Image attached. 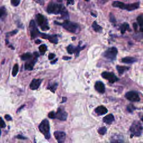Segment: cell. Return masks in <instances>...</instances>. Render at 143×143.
Returning <instances> with one entry per match:
<instances>
[{
  "label": "cell",
  "mask_w": 143,
  "mask_h": 143,
  "mask_svg": "<svg viewBox=\"0 0 143 143\" xmlns=\"http://www.w3.org/2000/svg\"><path fill=\"white\" fill-rule=\"evenodd\" d=\"M116 69H117L118 72L120 74H122L125 72L129 69V67L126 66H120V65H117L116 66Z\"/></svg>",
  "instance_id": "20"
},
{
  "label": "cell",
  "mask_w": 143,
  "mask_h": 143,
  "mask_svg": "<svg viewBox=\"0 0 143 143\" xmlns=\"http://www.w3.org/2000/svg\"><path fill=\"white\" fill-rule=\"evenodd\" d=\"M29 28L30 30V34H31V37L32 39L36 38L39 35H40V33L38 30L37 27L35 25V23L34 20H31L29 25Z\"/></svg>",
  "instance_id": "8"
},
{
  "label": "cell",
  "mask_w": 143,
  "mask_h": 143,
  "mask_svg": "<svg viewBox=\"0 0 143 143\" xmlns=\"http://www.w3.org/2000/svg\"><path fill=\"white\" fill-rule=\"evenodd\" d=\"M36 59L35 60H33L29 61V62H26L25 64V68L26 70H29V71H31L33 69V67L34 66L35 63L36 62Z\"/></svg>",
  "instance_id": "18"
},
{
  "label": "cell",
  "mask_w": 143,
  "mask_h": 143,
  "mask_svg": "<svg viewBox=\"0 0 143 143\" xmlns=\"http://www.w3.org/2000/svg\"><path fill=\"white\" fill-rule=\"evenodd\" d=\"M134 25V29H135V30H137V29H138V25H137V24H136V23H134V24H133Z\"/></svg>",
  "instance_id": "43"
},
{
  "label": "cell",
  "mask_w": 143,
  "mask_h": 143,
  "mask_svg": "<svg viewBox=\"0 0 143 143\" xmlns=\"http://www.w3.org/2000/svg\"><path fill=\"white\" fill-rule=\"evenodd\" d=\"M41 82L42 79H33L31 83H30V88L33 90H37L40 86Z\"/></svg>",
  "instance_id": "14"
},
{
  "label": "cell",
  "mask_w": 143,
  "mask_h": 143,
  "mask_svg": "<svg viewBox=\"0 0 143 143\" xmlns=\"http://www.w3.org/2000/svg\"><path fill=\"white\" fill-rule=\"evenodd\" d=\"M6 15V10L5 7H1L0 8V19L4 18Z\"/></svg>",
  "instance_id": "25"
},
{
  "label": "cell",
  "mask_w": 143,
  "mask_h": 143,
  "mask_svg": "<svg viewBox=\"0 0 143 143\" xmlns=\"http://www.w3.org/2000/svg\"><path fill=\"white\" fill-rule=\"evenodd\" d=\"M58 1H59V2H62V0H58Z\"/></svg>",
  "instance_id": "48"
},
{
  "label": "cell",
  "mask_w": 143,
  "mask_h": 143,
  "mask_svg": "<svg viewBox=\"0 0 143 143\" xmlns=\"http://www.w3.org/2000/svg\"><path fill=\"white\" fill-rule=\"evenodd\" d=\"M54 136L57 140L58 143H64L65 139L66 134L63 131H56L54 132Z\"/></svg>",
  "instance_id": "11"
},
{
  "label": "cell",
  "mask_w": 143,
  "mask_h": 143,
  "mask_svg": "<svg viewBox=\"0 0 143 143\" xmlns=\"http://www.w3.org/2000/svg\"><path fill=\"white\" fill-rule=\"evenodd\" d=\"M67 101V98L66 97H63V101L62 102V103H64V102H65Z\"/></svg>",
  "instance_id": "46"
},
{
  "label": "cell",
  "mask_w": 143,
  "mask_h": 143,
  "mask_svg": "<svg viewBox=\"0 0 143 143\" xmlns=\"http://www.w3.org/2000/svg\"><path fill=\"white\" fill-rule=\"evenodd\" d=\"M32 56H33V55H32L31 53H26L21 55V58L23 60H27L31 59Z\"/></svg>",
  "instance_id": "24"
},
{
  "label": "cell",
  "mask_w": 143,
  "mask_h": 143,
  "mask_svg": "<svg viewBox=\"0 0 143 143\" xmlns=\"http://www.w3.org/2000/svg\"><path fill=\"white\" fill-rule=\"evenodd\" d=\"M140 3L138 2L131 4H125L120 1H115L112 4V6L114 7H117L122 10H126L127 11H131L136 10L139 7Z\"/></svg>",
  "instance_id": "1"
},
{
  "label": "cell",
  "mask_w": 143,
  "mask_h": 143,
  "mask_svg": "<svg viewBox=\"0 0 143 143\" xmlns=\"http://www.w3.org/2000/svg\"><path fill=\"white\" fill-rule=\"evenodd\" d=\"M17 138L19 139H26V138L25 137L21 136V135H19V136H17Z\"/></svg>",
  "instance_id": "44"
},
{
  "label": "cell",
  "mask_w": 143,
  "mask_h": 143,
  "mask_svg": "<svg viewBox=\"0 0 143 143\" xmlns=\"http://www.w3.org/2000/svg\"><path fill=\"white\" fill-rule=\"evenodd\" d=\"M110 21L111 22V23H116V19H115V17L114 16H113V14H110Z\"/></svg>",
  "instance_id": "35"
},
{
  "label": "cell",
  "mask_w": 143,
  "mask_h": 143,
  "mask_svg": "<svg viewBox=\"0 0 143 143\" xmlns=\"http://www.w3.org/2000/svg\"><path fill=\"white\" fill-rule=\"evenodd\" d=\"M137 21H138V24L139 26L140 31L143 33V15L139 16L137 17Z\"/></svg>",
  "instance_id": "21"
},
{
  "label": "cell",
  "mask_w": 143,
  "mask_h": 143,
  "mask_svg": "<svg viewBox=\"0 0 143 143\" xmlns=\"http://www.w3.org/2000/svg\"><path fill=\"white\" fill-rule=\"evenodd\" d=\"M65 7L62 5L50 2L47 7V12L49 14H59L65 9Z\"/></svg>",
  "instance_id": "2"
},
{
  "label": "cell",
  "mask_w": 143,
  "mask_h": 143,
  "mask_svg": "<svg viewBox=\"0 0 143 143\" xmlns=\"http://www.w3.org/2000/svg\"><path fill=\"white\" fill-rule=\"evenodd\" d=\"M40 132L44 134L46 139H49L50 138V125L48 120L45 119L41 122L39 126Z\"/></svg>",
  "instance_id": "3"
},
{
  "label": "cell",
  "mask_w": 143,
  "mask_h": 143,
  "mask_svg": "<svg viewBox=\"0 0 143 143\" xmlns=\"http://www.w3.org/2000/svg\"><path fill=\"white\" fill-rule=\"evenodd\" d=\"M71 59V58L69 57V56H63V59L65 60H69Z\"/></svg>",
  "instance_id": "42"
},
{
  "label": "cell",
  "mask_w": 143,
  "mask_h": 143,
  "mask_svg": "<svg viewBox=\"0 0 143 143\" xmlns=\"http://www.w3.org/2000/svg\"><path fill=\"white\" fill-rule=\"evenodd\" d=\"M117 49L115 47H111L107 49L103 54V56L110 60H115L117 54Z\"/></svg>",
  "instance_id": "6"
},
{
  "label": "cell",
  "mask_w": 143,
  "mask_h": 143,
  "mask_svg": "<svg viewBox=\"0 0 143 143\" xmlns=\"http://www.w3.org/2000/svg\"><path fill=\"white\" fill-rule=\"evenodd\" d=\"M33 1H35L38 4H40V5H44V0H33Z\"/></svg>",
  "instance_id": "40"
},
{
  "label": "cell",
  "mask_w": 143,
  "mask_h": 143,
  "mask_svg": "<svg viewBox=\"0 0 143 143\" xmlns=\"http://www.w3.org/2000/svg\"><path fill=\"white\" fill-rule=\"evenodd\" d=\"M35 42L36 44H40L41 41V40H39V39H38V40H36Z\"/></svg>",
  "instance_id": "45"
},
{
  "label": "cell",
  "mask_w": 143,
  "mask_h": 143,
  "mask_svg": "<svg viewBox=\"0 0 143 143\" xmlns=\"http://www.w3.org/2000/svg\"><path fill=\"white\" fill-rule=\"evenodd\" d=\"M111 143H123V141L121 139L119 138L117 136H116L115 138H112L111 140Z\"/></svg>",
  "instance_id": "27"
},
{
  "label": "cell",
  "mask_w": 143,
  "mask_h": 143,
  "mask_svg": "<svg viewBox=\"0 0 143 143\" xmlns=\"http://www.w3.org/2000/svg\"><path fill=\"white\" fill-rule=\"evenodd\" d=\"M136 59L133 57H130V56H127V57L123 58L121 59V62L124 63L126 64H131L134 63L135 62H136Z\"/></svg>",
  "instance_id": "17"
},
{
  "label": "cell",
  "mask_w": 143,
  "mask_h": 143,
  "mask_svg": "<svg viewBox=\"0 0 143 143\" xmlns=\"http://www.w3.org/2000/svg\"><path fill=\"white\" fill-rule=\"evenodd\" d=\"M68 114L63 108L59 107L57 112L55 113V118L61 121H65L67 119Z\"/></svg>",
  "instance_id": "10"
},
{
  "label": "cell",
  "mask_w": 143,
  "mask_h": 143,
  "mask_svg": "<svg viewBox=\"0 0 143 143\" xmlns=\"http://www.w3.org/2000/svg\"><path fill=\"white\" fill-rule=\"evenodd\" d=\"M94 88L95 90L98 92L100 93H103L105 92V87L104 84L102 82L98 81L95 83L94 85Z\"/></svg>",
  "instance_id": "13"
},
{
  "label": "cell",
  "mask_w": 143,
  "mask_h": 143,
  "mask_svg": "<svg viewBox=\"0 0 143 143\" xmlns=\"http://www.w3.org/2000/svg\"><path fill=\"white\" fill-rule=\"evenodd\" d=\"M67 52L70 54H72L73 53H74V50H75V48H74V46L72 45H69V46L67 47Z\"/></svg>",
  "instance_id": "28"
},
{
  "label": "cell",
  "mask_w": 143,
  "mask_h": 143,
  "mask_svg": "<svg viewBox=\"0 0 143 143\" xmlns=\"http://www.w3.org/2000/svg\"><path fill=\"white\" fill-rule=\"evenodd\" d=\"M130 27H129V25L128 24V23H125L124 24H122V25L120 27V31L121 34H124L126 32L127 30H129Z\"/></svg>",
  "instance_id": "23"
},
{
  "label": "cell",
  "mask_w": 143,
  "mask_h": 143,
  "mask_svg": "<svg viewBox=\"0 0 143 143\" xmlns=\"http://www.w3.org/2000/svg\"><path fill=\"white\" fill-rule=\"evenodd\" d=\"M92 26L93 30L96 32H97V33H100V32H101L102 30V28L101 26H100L99 25H98L97 23H96V21L93 22Z\"/></svg>",
  "instance_id": "22"
},
{
  "label": "cell",
  "mask_w": 143,
  "mask_h": 143,
  "mask_svg": "<svg viewBox=\"0 0 143 143\" xmlns=\"http://www.w3.org/2000/svg\"><path fill=\"white\" fill-rule=\"evenodd\" d=\"M141 120H142V121H143V117L142 118H141Z\"/></svg>",
  "instance_id": "49"
},
{
  "label": "cell",
  "mask_w": 143,
  "mask_h": 143,
  "mask_svg": "<svg viewBox=\"0 0 143 143\" xmlns=\"http://www.w3.org/2000/svg\"><path fill=\"white\" fill-rule=\"evenodd\" d=\"M114 116H113V115L109 114L103 117V121L105 123L107 124H110L114 121Z\"/></svg>",
  "instance_id": "19"
},
{
  "label": "cell",
  "mask_w": 143,
  "mask_h": 143,
  "mask_svg": "<svg viewBox=\"0 0 143 143\" xmlns=\"http://www.w3.org/2000/svg\"><path fill=\"white\" fill-rule=\"evenodd\" d=\"M40 36H41L44 39H48L50 42L52 43L57 44L58 43V38L56 35H49L45 34L40 33Z\"/></svg>",
  "instance_id": "12"
},
{
  "label": "cell",
  "mask_w": 143,
  "mask_h": 143,
  "mask_svg": "<svg viewBox=\"0 0 143 143\" xmlns=\"http://www.w3.org/2000/svg\"><path fill=\"white\" fill-rule=\"evenodd\" d=\"M60 25L63 26V27L67 31L71 32L72 33H77L79 31V26L77 24L74 23H72L68 21L65 20L63 24H60Z\"/></svg>",
  "instance_id": "5"
},
{
  "label": "cell",
  "mask_w": 143,
  "mask_h": 143,
  "mask_svg": "<svg viewBox=\"0 0 143 143\" xmlns=\"http://www.w3.org/2000/svg\"><path fill=\"white\" fill-rule=\"evenodd\" d=\"M5 119L7 120V121H10L12 120V117H11V116H10V115H5Z\"/></svg>",
  "instance_id": "41"
},
{
  "label": "cell",
  "mask_w": 143,
  "mask_h": 143,
  "mask_svg": "<svg viewBox=\"0 0 143 143\" xmlns=\"http://www.w3.org/2000/svg\"><path fill=\"white\" fill-rule=\"evenodd\" d=\"M74 0H67V4L68 5H74Z\"/></svg>",
  "instance_id": "39"
},
{
  "label": "cell",
  "mask_w": 143,
  "mask_h": 143,
  "mask_svg": "<svg viewBox=\"0 0 143 143\" xmlns=\"http://www.w3.org/2000/svg\"><path fill=\"white\" fill-rule=\"evenodd\" d=\"M102 77L105 79L107 80L111 83H113L119 80V79L113 73L108 72H104L101 74Z\"/></svg>",
  "instance_id": "7"
},
{
  "label": "cell",
  "mask_w": 143,
  "mask_h": 143,
  "mask_svg": "<svg viewBox=\"0 0 143 143\" xmlns=\"http://www.w3.org/2000/svg\"><path fill=\"white\" fill-rule=\"evenodd\" d=\"M20 2V0H11V5L14 6H17L19 5Z\"/></svg>",
  "instance_id": "32"
},
{
  "label": "cell",
  "mask_w": 143,
  "mask_h": 143,
  "mask_svg": "<svg viewBox=\"0 0 143 143\" xmlns=\"http://www.w3.org/2000/svg\"><path fill=\"white\" fill-rule=\"evenodd\" d=\"M48 117L50 119H55V113L54 111H51L48 114Z\"/></svg>",
  "instance_id": "34"
},
{
  "label": "cell",
  "mask_w": 143,
  "mask_h": 143,
  "mask_svg": "<svg viewBox=\"0 0 143 143\" xmlns=\"http://www.w3.org/2000/svg\"><path fill=\"white\" fill-rule=\"evenodd\" d=\"M39 51H40L41 53H44L46 52V49H47V46H46L45 44H43L39 46Z\"/></svg>",
  "instance_id": "31"
},
{
  "label": "cell",
  "mask_w": 143,
  "mask_h": 143,
  "mask_svg": "<svg viewBox=\"0 0 143 143\" xmlns=\"http://www.w3.org/2000/svg\"><path fill=\"white\" fill-rule=\"evenodd\" d=\"M6 127V124L1 117H0V128H4Z\"/></svg>",
  "instance_id": "33"
},
{
  "label": "cell",
  "mask_w": 143,
  "mask_h": 143,
  "mask_svg": "<svg viewBox=\"0 0 143 143\" xmlns=\"http://www.w3.org/2000/svg\"><path fill=\"white\" fill-rule=\"evenodd\" d=\"M95 112L97 115H102L106 114V113L108 112V110L105 106H100L95 109Z\"/></svg>",
  "instance_id": "16"
},
{
  "label": "cell",
  "mask_w": 143,
  "mask_h": 143,
  "mask_svg": "<svg viewBox=\"0 0 143 143\" xmlns=\"http://www.w3.org/2000/svg\"><path fill=\"white\" fill-rule=\"evenodd\" d=\"M57 86H58V84L57 83H54V84H52V85H51L50 86H49V87H48V89L49 90H50L51 91L53 92H54L55 90H56V88H57Z\"/></svg>",
  "instance_id": "30"
},
{
  "label": "cell",
  "mask_w": 143,
  "mask_h": 143,
  "mask_svg": "<svg viewBox=\"0 0 143 143\" xmlns=\"http://www.w3.org/2000/svg\"><path fill=\"white\" fill-rule=\"evenodd\" d=\"M98 133L100 135H105L106 133V132H107V129H106V128L105 127H102V128H101L98 129Z\"/></svg>",
  "instance_id": "29"
},
{
  "label": "cell",
  "mask_w": 143,
  "mask_h": 143,
  "mask_svg": "<svg viewBox=\"0 0 143 143\" xmlns=\"http://www.w3.org/2000/svg\"><path fill=\"white\" fill-rule=\"evenodd\" d=\"M55 56V55L54 53H50L49 54V56H48V58H49V60H52L53 59Z\"/></svg>",
  "instance_id": "37"
},
{
  "label": "cell",
  "mask_w": 143,
  "mask_h": 143,
  "mask_svg": "<svg viewBox=\"0 0 143 143\" xmlns=\"http://www.w3.org/2000/svg\"><path fill=\"white\" fill-rule=\"evenodd\" d=\"M36 21H37L38 24L39 26H40V27H41V26H43V25H45V22H46V20L45 19V17H44L43 15H42L41 14H38L37 15H36Z\"/></svg>",
  "instance_id": "15"
},
{
  "label": "cell",
  "mask_w": 143,
  "mask_h": 143,
  "mask_svg": "<svg viewBox=\"0 0 143 143\" xmlns=\"http://www.w3.org/2000/svg\"><path fill=\"white\" fill-rule=\"evenodd\" d=\"M19 68L18 64H15V65L14 66V68H13L12 72V74L13 76L15 77L16 75H17V73H18V72H19Z\"/></svg>",
  "instance_id": "26"
},
{
  "label": "cell",
  "mask_w": 143,
  "mask_h": 143,
  "mask_svg": "<svg viewBox=\"0 0 143 143\" xmlns=\"http://www.w3.org/2000/svg\"><path fill=\"white\" fill-rule=\"evenodd\" d=\"M130 130L131 134L134 136H139L141 135L143 131V128L140 124V122L135 121L133 122L130 128Z\"/></svg>",
  "instance_id": "4"
},
{
  "label": "cell",
  "mask_w": 143,
  "mask_h": 143,
  "mask_svg": "<svg viewBox=\"0 0 143 143\" xmlns=\"http://www.w3.org/2000/svg\"><path fill=\"white\" fill-rule=\"evenodd\" d=\"M84 1H88L89 0H84Z\"/></svg>",
  "instance_id": "51"
},
{
  "label": "cell",
  "mask_w": 143,
  "mask_h": 143,
  "mask_svg": "<svg viewBox=\"0 0 143 143\" xmlns=\"http://www.w3.org/2000/svg\"><path fill=\"white\" fill-rule=\"evenodd\" d=\"M41 29H42L43 30H48L49 29V27L48 26V25H43V26H41Z\"/></svg>",
  "instance_id": "36"
},
{
  "label": "cell",
  "mask_w": 143,
  "mask_h": 143,
  "mask_svg": "<svg viewBox=\"0 0 143 143\" xmlns=\"http://www.w3.org/2000/svg\"><path fill=\"white\" fill-rule=\"evenodd\" d=\"M1 131L0 130V136H1Z\"/></svg>",
  "instance_id": "50"
},
{
  "label": "cell",
  "mask_w": 143,
  "mask_h": 143,
  "mask_svg": "<svg viewBox=\"0 0 143 143\" xmlns=\"http://www.w3.org/2000/svg\"><path fill=\"white\" fill-rule=\"evenodd\" d=\"M125 97L132 102H138L140 100L138 93L135 91H130L125 94Z\"/></svg>",
  "instance_id": "9"
},
{
  "label": "cell",
  "mask_w": 143,
  "mask_h": 143,
  "mask_svg": "<svg viewBox=\"0 0 143 143\" xmlns=\"http://www.w3.org/2000/svg\"><path fill=\"white\" fill-rule=\"evenodd\" d=\"M57 60H58V59H55L53 61V62H51V64H54L55 63H56V62H57Z\"/></svg>",
  "instance_id": "47"
},
{
  "label": "cell",
  "mask_w": 143,
  "mask_h": 143,
  "mask_svg": "<svg viewBox=\"0 0 143 143\" xmlns=\"http://www.w3.org/2000/svg\"><path fill=\"white\" fill-rule=\"evenodd\" d=\"M17 33V30H14V31L12 32H10V33H7V35H13L16 34Z\"/></svg>",
  "instance_id": "38"
}]
</instances>
